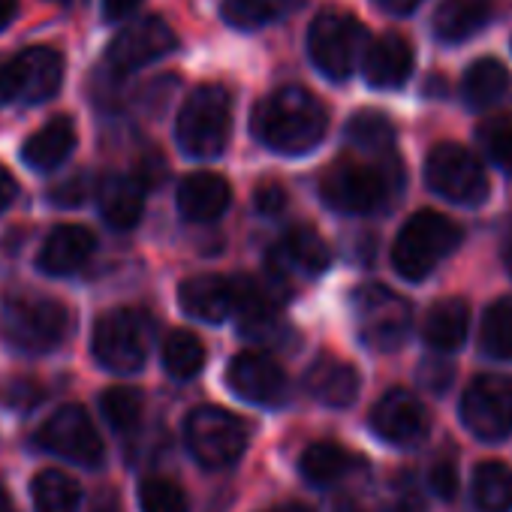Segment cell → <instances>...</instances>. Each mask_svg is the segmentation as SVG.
Wrapping results in <instances>:
<instances>
[{
  "mask_svg": "<svg viewBox=\"0 0 512 512\" xmlns=\"http://www.w3.org/2000/svg\"><path fill=\"white\" fill-rule=\"evenodd\" d=\"M253 136L278 154H308L314 151L329 127L326 106L299 85L278 88L250 118Z\"/></svg>",
  "mask_w": 512,
  "mask_h": 512,
  "instance_id": "cell-1",
  "label": "cell"
},
{
  "mask_svg": "<svg viewBox=\"0 0 512 512\" xmlns=\"http://www.w3.org/2000/svg\"><path fill=\"white\" fill-rule=\"evenodd\" d=\"M461 244V229L455 220H449L440 211L422 208L416 211L401 232L395 235L392 244V266L401 278L407 281H422L428 278L440 260Z\"/></svg>",
  "mask_w": 512,
  "mask_h": 512,
  "instance_id": "cell-2",
  "label": "cell"
},
{
  "mask_svg": "<svg viewBox=\"0 0 512 512\" xmlns=\"http://www.w3.org/2000/svg\"><path fill=\"white\" fill-rule=\"evenodd\" d=\"M232 130V103L226 88L220 85H199L181 106L175 136L187 157L211 160L217 157Z\"/></svg>",
  "mask_w": 512,
  "mask_h": 512,
  "instance_id": "cell-3",
  "label": "cell"
},
{
  "mask_svg": "<svg viewBox=\"0 0 512 512\" xmlns=\"http://www.w3.org/2000/svg\"><path fill=\"white\" fill-rule=\"evenodd\" d=\"M70 311L55 299L16 296L0 308V335L22 353H49L70 335Z\"/></svg>",
  "mask_w": 512,
  "mask_h": 512,
  "instance_id": "cell-4",
  "label": "cell"
},
{
  "mask_svg": "<svg viewBox=\"0 0 512 512\" xmlns=\"http://www.w3.org/2000/svg\"><path fill=\"white\" fill-rule=\"evenodd\" d=\"M365 40H368V31L353 16L326 10L311 22L308 52L326 79L344 82V79H350L356 64L365 58V52H368Z\"/></svg>",
  "mask_w": 512,
  "mask_h": 512,
  "instance_id": "cell-5",
  "label": "cell"
},
{
  "mask_svg": "<svg viewBox=\"0 0 512 512\" xmlns=\"http://www.w3.org/2000/svg\"><path fill=\"white\" fill-rule=\"evenodd\" d=\"M356 329L362 341L380 353L398 350L413 326V308L404 296L383 284H365L353 296Z\"/></svg>",
  "mask_w": 512,
  "mask_h": 512,
  "instance_id": "cell-6",
  "label": "cell"
},
{
  "mask_svg": "<svg viewBox=\"0 0 512 512\" xmlns=\"http://www.w3.org/2000/svg\"><path fill=\"white\" fill-rule=\"evenodd\" d=\"M151 344V323L133 308L109 311L94 326V356L115 374H133L145 365Z\"/></svg>",
  "mask_w": 512,
  "mask_h": 512,
  "instance_id": "cell-7",
  "label": "cell"
},
{
  "mask_svg": "<svg viewBox=\"0 0 512 512\" xmlns=\"http://www.w3.org/2000/svg\"><path fill=\"white\" fill-rule=\"evenodd\" d=\"M64 82V58L49 46H34L0 61V103H46Z\"/></svg>",
  "mask_w": 512,
  "mask_h": 512,
  "instance_id": "cell-8",
  "label": "cell"
},
{
  "mask_svg": "<svg viewBox=\"0 0 512 512\" xmlns=\"http://www.w3.org/2000/svg\"><path fill=\"white\" fill-rule=\"evenodd\" d=\"M184 440L193 458L205 467H229L247 449V431L223 407H196L184 422Z\"/></svg>",
  "mask_w": 512,
  "mask_h": 512,
  "instance_id": "cell-9",
  "label": "cell"
},
{
  "mask_svg": "<svg viewBox=\"0 0 512 512\" xmlns=\"http://www.w3.org/2000/svg\"><path fill=\"white\" fill-rule=\"evenodd\" d=\"M428 187L458 205H479L488 196V175L482 163L461 145L443 142L425 160Z\"/></svg>",
  "mask_w": 512,
  "mask_h": 512,
  "instance_id": "cell-10",
  "label": "cell"
},
{
  "mask_svg": "<svg viewBox=\"0 0 512 512\" xmlns=\"http://www.w3.org/2000/svg\"><path fill=\"white\" fill-rule=\"evenodd\" d=\"M323 199L344 214H371L377 211L389 196V181L380 169L359 163V160H341L323 172L320 181Z\"/></svg>",
  "mask_w": 512,
  "mask_h": 512,
  "instance_id": "cell-11",
  "label": "cell"
},
{
  "mask_svg": "<svg viewBox=\"0 0 512 512\" xmlns=\"http://www.w3.org/2000/svg\"><path fill=\"white\" fill-rule=\"evenodd\" d=\"M37 446H43L46 452L67 458L73 464H85V467H97L103 461V440H100L91 416L79 404H64L61 410H55L40 425Z\"/></svg>",
  "mask_w": 512,
  "mask_h": 512,
  "instance_id": "cell-12",
  "label": "cell"
},
{
  "mask_svg": "<svg viewBox=\"0 0 512 512\" xmlns=\"http://www.w3.org/2000/svg\"><path fill=\"white\" fill-rule=\"evenodd\" d=\"M461 419L467 431L479 440H503L512 434V380L509 377H479L461 398Z\"/></svg>",
  "mask_w": 512,
  "mask_h": 512,
  "instance_id": "cell-13",
  "label": "cell"
},
{
  "mask_svg": "<svg viewBox=\"0 0 512 512\" xmlns=\"http://www.w3.org/2000/svg\"><path fill=\"white\" fill-rule=\"evenodd\" d=\"M175 46H178L175 31L160 16H145V19H136L133 25H127L112 40V46L106 52V64L115 76H130V73L160 61Z\"/></svg>",
  "mask_w": 512,
  "mask_h": 512,
  "instance_id": "cell-14",
  "label": "cell"
},
{
  "mask_svg": "<svg viewBox=\"0 0 512 512\" xmlns=\"http://www.w3.org/2000/svg\"><path fill=\"white\" fill-rule=\"evenodd\" d=\"M371 428L380 440L392 446H416L428 434V410L413 392L392 389L374 404Z\"/></svg>",
  "mask_w": 512,
  "mask_h": 512,
  "instance_id": "cell-15",
  "label": "cell"
},
{
  "mask_svg": "<svg viewBox=\"0 0 512 512\" xmlns=\"http://www.w3.org/2000/svg\"><path fill=\"white\" fill-rule=\"evenodd\" d=\"M226 386L250 404L275 407L287 398V377L281 365L263 353H238L226 368Z\"/></svg>",
  "mask_w": 512,
  "mask_h": 512,
  "instance_id": "cell-16",
  "label": "cell"
},
{
  "mask_svg": "<svg viewBox=\"0 0 512 512\" xmlns=\"http://www.w3.org/2000/svg\"><path fill=\"white\" fill-rule=\"evenodd\" d=\"M329 244L308 226H299L287 232L278 247L269 253V269L281 281H296V278H317L329 269Z\"/></svg>",
  "mask_w": 512,
  "mask_h": 512,
  "instance_id": "cell-17",
  "label": "cell"
},
{
  "mask_svg": "<svg viewBox=\"0 0 512 512\" xmlns=\"http://www.w3.org/2000/svg\"><path fill=\"white\" fill-rule=\"evenodd\" d=\"M94 232L79 226V223H64V226H55L49 232V238L43 241L40 247V256H37V266L52 275V278H64V275H73L79 272L94 253Z\"/></svg>",
  "mask_w": 512,
  "mask_h": 512,
  "instance_id": "cell-18",
  "label": "cell"
},
{
  "mask_svg": "<svg viewBox=\"0 0 512 512\" xmlns=\"http://www.w3.org/2000/svg\"><path fill=\"white\" fill-rule=\"evenodd\" d=\"M178 305L202 323H223L235 311V284L220 275L187 278L178 290Z\"/></svg>",
  "mask_w": 512,
  "mask_h": 512,
  "instance_id": "cell-19",
  "label": "cell"
},
{
  "mask_svg": "<svg viewBox=\"0 0 512 512\" xmlns=\"http://www.w3.org/2000/svg\"><path fill=\"white\" fill-rule=\"evenodd\" d=\"M362 73L371 88H380V91L401 88L413 73V49L407 46L404 37L386 34L368 46L362 58Z\"/></svg>",
  "mask_w": 512,
  "mask_h": 512,
  "instance_id": "cell-20",
  "label": "cell"
},
{
  "mask_svg": "<svg viewBox=\"0 0 512 512\" xmlns=\"http://www.w3.org/2000/svg\"><path fill=\"white\" fill-rule=\"evenodd\" d=\"M229 184L214 172H193L178 184V211L184 220L208 223L229 208Z\"/></svg>",
  "mask_w": 512,
  "mask_h": 512,
  "instance_id": "cell-21",
  "label": "cell"
},
{
  "mask_svg": "<svg viewBox=\"0 0 512 512\" xmlns=\"http://www.w3.org/2000/svg\"><path fill=\"white\" fill-rule=\"evenodd\" d=\"M305 389L326 407H350L359 395V374L344 359L320 356L305 374Z\"/></svg>",
  "mask_w": 512,
  "mask_h": 512,
  "instance_id": "cell-22",
  "label": "cell"
},
{
  "mask_svg": "<svg viewBox=\"0 0 512 512\" xmlns=\"http://www.w3.org/2000/svg\"><path fill=\"white\" fill-rule=\"evenodd\" d=\"M100 214L115 229H133L145 208V184L136 175H106L97 190Z\"/></svg>",
  "mask_w": 512,
  "mask_h": 512,
  "instance_id": "cell-23",
  "label": "cell"
},
{
  "mask_svg": "<svg viewBox=\"0 0 512 512\" xmlns=\"http://www.w3.org/2000/svg\"><path fill=\"white\" fill-rule=\"evenodd\" d=\"M76 148V127L70 118H52L46 127H40L25 145L22 157L31 169L37 172H52L58 169Z\"/></svg>",
  "mask_w": 512,
  "mask_h": 512,
  "instance_id": "cell-24",
  "label": "cell"
},
{
  "mask_svg": "<svg viewBox=\"0 0 512 512\" xmlns=\"http://www.w3.org/2000/svg\"><path fill=\"white\" fill-rule=\"evenodd\" d=\"M467 329H470V305L458 296L437 302L422 323V335L428 347H434L437 353L458 350L467 338Z\"/></svg>",
  "mask_w": 512,
  "mask_h": 512,
  "instance_id": "cell-25",
  "label": "cell"
},
{
  "mask_svg": "<svg viewBox=\"0 0 512 512\" xmlns=\"http://www.w3.org/2000/svg\"><path fill=\"white\" fill-rule=\"evenodd\" d=\"M491 22V0H443L434 16V34L443 43H464Z\"/></svg>",
  "mask_w": 512,
  "mask_h": 512,
  "instance_id": "cell-26",
  "label": "cell"
},
{
  "mask_svg": "<svg viewBox=\"0 0 512 512\" xmlns=\"http://www.w3.org/2000/svg\"><path fill=\"white\" fill-rule=\"evenodd\" d=\"M473 503L479 512H512V470L500 461H482L473 470Z\"/></svg>",
  "mask_w": 512,
  "mask_h": 512,
  "instance_id": "cell-27",
  "label": "cell"
},
{
  "mask_svg": "<svg viewBox=\"0 0 512 512\" xmlns=\"http://www.w3.org/2000/svg\"><path fill=\"white\" fill-rule=\"evenodd\" d=\"M509 88V73L500 61L494 58H479L470 64V70L464 73L461 82V94L473 109H485L491 103H497Z\"/></svg>",
  "mask_w": 512,
  "mask_h": 512,
  "instance_id": "cell-28",
  "label": "cell"
},
{
  "mask_svg": "<svg viewBox=\"0 0 512 512\" xmlns=\"http://www.w3.org/2000/svg\"><path fill=\"white\" fill-rule=\"evenodd\" d=\"M31 497L37 512H76L82 503V491L76 479L61 470H43L31 482Z\"/></svg>",
  "mask_w": 512,
  "mask_h": 512,
  "instance_id": "cell-29",
  "label": "cell"
},
{
  "mask_svg": "<svg viewBox=\"0 0 512 512\" xmlns=\"http://www.w3.org/2000/svg\"><path fill=\"white\" fill-rule=\"evenodd\" d=\"M296 0H223V19L238 31L266 28L290 13Z\"/></svg>",
  "mask_w": 512,
  "mask_h": 512,
  "instance_id": "cell-30",
  "label": "cell"
},
{
  "mask_svg": "<svg viewBox=\"0 0 512 512\" xmlns=\"http://www.w3.org/2000/svg\"><path fill=\"white\" fill-rule=\"evenodd\" d=\"M163 365L175 380H190L202 371L205 365V347L202 341L187 332V329H175L169 332V338L163 341Z\"/></svg>",
  "mask_w": 512,
  "mask_h": 512,
  "instance_id": "cell-31",
  "label": "cell"
},
{
  "mask_svg": "<svg viewBox=\"0 0 512 512\" xmlns=\"http://www.w3.org/2000/svg\"><path fill=\"white\" fill-rule=\"evenodd\" d=\"M302 476L314 485H332L338 482L347 470H350V455L338 446V443H311L305 452H302Z\"/></svg>",
  "mask_w": 512,
  "mask_h": 512,
  "instance_id": "cell-32",
  "label": "cell"
},
{
  "mask_svg": "<svg viewBox=\"0 0 512 512\" xmlns=\"http://www.w3.org/2000/svg\"><path fill=\"white\" fill-rule=\"evenodd\" d=\"M482 353L512 362V299H497L482 320Z\"/></svg>",
  "mask_w": 512,
  "mask_h": 512,
  "instance_id": "cell-33",
  "label": "cell"
},
{
  "mask_svg": "<svg viewBox=\"0 0 512 512\" xmlns=\"http://www.w3.org/2000/svg\"><path fill=\"white\" fill-rule=\"evenodd\" d=\"M347 139L362 151H389L395 142V127L383 112H356L347 124Z\"/></svg>",
  "mask_w": 512,
  "mask_h": 512,
  "instance_id": "cell-34",
  "label": "cell"
},
{
  "mask_svg": "<svg viewBox=\"0 0 512 512\" xmlns=\"http://www.w3.org/2000/svg\"><path fill=\"white\" fill-rule=\"evenodd\" d=\"M142 395L130 386H112L100 395V410L115 431H133L142 419Z\"/></svg>",
  "mask_w": 512,
  "mask_h": 512,
  "instance_id": "cell-35",
  "label": "cell"
},
{
  "mask_svg": "<svg viewBox=\"0 0 512 512\" xmlns=\"http://www.w3.org/2000/svg\"><path fill=\"white\" fill-rule=\"evenodd\" d=\"M139 506L142 512H187V494L166 476H148L139 485Z\"/></svg>",
  "mask_w": 512,
  "mask_h": 512,
  "instance_id": "cell-36",
  "label": "cell"
},
{
  "mask_svg": "<svg viewBox=\"0 0 512 512\" xmlns=\"http://www.w3.org/2000/svg\"><path fill=\"white\" fill-rule=\"evenodd\" d=\"M479 142L497 166L512 169V115L485 118L479 124Z\"/></svg>",
  "mask_w": 512,
  "mask_h": 512,
  "instance_id": "cell-37",
  "label": "cell"
},
{
  "mask_svg": "<svg viewBox=\"0 0 512 512\" xmlns=\"http://www.w3.org/2000/svg\"><path fill=\"white\" fill-rule=\"evenodd\" d=\"M43 398H46V389L37 380H10L4 389H0V401H4L7 407H16V410H31Z\"/></svg>",
  "mask_w": 512,
  "mask_h": 512,
  "instance_id": "cell-38",
  "label": "cell"
},
{
  "mask_svg": "<svg viewBox=\"0 0 512 512\" xmlns=\"http://www.w3.org/2000/svg\"><path fill=\"white\" fill-rule=\"evenodd\" d=\"M85 196H88V178L85 175H73V178H67V181H61L58 187L49 190V199L55 205H67V208L79 205Z\"/></svg>",
  "mask_w": 512,
  "mask_h": 512,
  "instance_id": "cell-39",
  "label": "cell"
},
{
  "mask_svg": "<svg viewBox=\"0 0 512 512\" xmlns=\"http://www.w3.org/2000/svg\"><path fill=\"white\" fill-rule=\"evenodd\" d=\"M431 488L437 491V497L452 500L458 494V473L452 467V461H437L431 467Z\"/></svg>",
  "mask_w": 512,
  "mask_h": 512,
  "instance_id": "cell-40",
  "label": "cell"
},
{
  "mask_svg": "<svg viewBox=\"0 0 512 512\" xmlns=\"http://www.w3.org/2000/svg\"><path fill=\"white\" fill-rule=\"evenodd\" d=\"M253 202H256V211H260V214H281L284 205H287V190L281 184L269 181V184H263L260 190H256Z\"/></svg>",
  "mask_w": 512,
  "mask_h": 512,
  "instance_id": "cell-41",
  "label": "cell"
},
{
  "mask_svg": "<svg viewBox=\"0 0 512 512\" xmlns=\"http://www.w3.org/2000/svg\"><path fill=\"white\" fill-rule=\"evenodd\" d=\"M142 0H103V16L109 22H118V19H127L130 13H136V7Z\"/></svg>",
  "mask_w": 512,
  "mask_h": 512,
  "instance_id": "cell-42",
  "label": "cell"
},
{
  "mask_svg": "<svg viewBox=\"0 0 512 512\" xmlns=\"http://www.w3.org/2000/svg\"><path fill=\"white\" fill-rule=\"evenodd\" d=\"M16 196H19V184H16V178L0 166V214H4L13 202H16Z\"/></svg>",
  "mask_w": 512,
  "mask_h": 512,
  "instance_id": "cell-43",
  "label": "cell"
},
{
  "mask_svg": "<svg viewBox=\"0 0 512 512\" xmlns=\"http://www.w3.org/2000/svg\"><path fill=\"white\" fill-rule=\"evenodd\" d=\"M374 4L383 13H389V16H407V13H413L422 4V0H374Z\"/></svg>",
  "mask_w": 512,
  "mask_h": 512,
  "instance_id": "cell-44",
  "label": "cell"
},
{
  "mask_svg": "<svg viewBox=\"0 0 512 512\" xmlns=\"http://www.w3.org/2000/svg\"><path fill=\"white\" fill-rule=\"evenodd\" d=\"M383 512H422V503H419L416 494H401V497H395Z\"/></svg>",
  "mask_w": 512,
  "mask_h": 512,
  "instance_id": "cell-45",
  "label": "cell"
},
{
  "mask_svg": "<svg viewBox=\"0 0 512 512\" xmlns=\"http://www.w3.org/2000/svg\"><path fill=\"white\" fill-rule=\"evenodd\" d=\"M19 13V0H0V31L10 28Z\"/></svg>",
  "mask_w": 512,
  "mask_h": 512,
  "instance_id": "cell-46",
  "label": "cell"
},
{
  "mask_svg": "<svg viewBox=\"0 0 512 512\" xmlns=\"http://www.w3.org/2000/svg\"><path fill=\"white\" fill-rule=\"evenodd\" d=\"M332 512H365L356 500H338V506Z\"/></svg>",
  "mask_w": 512,
  "mask_h": 512,
  "instance_id": "cell-47",
  "label": "cell"
},
{
  "mask_svg": "<svg viewBox=\"0 0 512 512\" xmlns=\"http://www.w3.org/2000/svg\"><path fill=\"white\" fill-rule=\"evenodd\" d=\"M94 512H121V506H118L115 500H103V503H97Z\"/></svg>",
  "mask_w": 512,
  "mask_h": 512,
  "instance_id": "cell-48",
  "label": "cell"
},
{
  "mask_svg": "<svg viewBox=\"0 0 512 512\" xmlns=\"http://www.w3.org/2000/svg\"><path fill=\"white\" fill-rule=\"evenodd\" d=\"M278 512H314V509H308L305 503H287V506H281Z\"/></svg>",
  "mask_w": 512,
  "mask_h": 512,
  "instance_id": "cell-49",
  "label": "cell"
},
{
  "mask_svg": "<svg viewBox=\"0 0 512 512\" xmlns=\"http://www.w3.org/2000/svg\"><path fill=\"white\" fill-rule=\"evenodd\" d=\"M0 512H13V503H10V497H7L4 488H0Z\"/></svg>",
  "mask_w": 512,
  "mask_h": 512,
  "instance_id": "cell-50",
  "label": "cell"
},
{
  "mask_svg": "<svg viewBox=\"0 0 512 512\" xmlns=\"http://www.w3.org/2000/svg\"><path fill=\"white\" fill-rule=\"evenodd\" d=\"M503 263H506V269H509V275H512V241H509L506 250H503Z\"/></svg>",
  "mask_w": 512,
  "mask_h": 512,
  "instance_id": "cell-51",
  "label": "cell"
},
{
  "mask_svg": "<svg viewBox=\"0 0 512 512\" xmlns=\"http://www.w3.org/2000/svg\"><path fill=\"white\" fill-rule=\"evenodd\" d=\"M52 4H61V7H73V4H79V0H52Z\"/></svg>",
  "mask_w": 512,
  "mask_h": 512,
  "instance_id": "cell-52",
  "label": "cell"
},
{
  "mask_svg": "<svg viewBox=\"0 0 512 512\" xmlns=\"http://www.w3.org/2000/svg\"><path fill=\"white\" fill-rule=\"evenodd\" d=\"M275 512H278V509H275Z\"/></svg>",
  "mask_w": 512,
  "mask_h": 512,
  "instance_id": "cell-53",
  "label": "cell"
}]
</instances>
